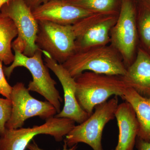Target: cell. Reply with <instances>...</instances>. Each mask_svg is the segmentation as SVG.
Returning a JSON list of instances; mask_svg holds the SVG:
<instances>
[{
	"label": "cell",
	"mask_w": 150,
	"mask_h": 150,
	"mask_svg": "<svg viewBox=\"0 0 150 150\" xmlns=\"http://www.w3.org/2000/svg\"><path fill=\"white\" fill-rule=\"evenodd\" d=\"M119 12L94 13L73 25L76 37V52L110 42V30L116 23Z\"/></svg>",
	"instance_id": "9c48e42d"
},
{
	"label": "cell",
	"mask_w": 150,
	"mask_h": 150,
	"mask_svg": "<svg viewBox=\"0 0 150 150\" xmlns=\"http://www.w3.org/2000/svg\"></svg>",
	"instance_id": "4316f807"
},
{
	"label": "cell",
	"mask_w": 150,
	"mask_h": 150,
	"mask_svg": "<svg viewBox=\"0 0 150 150\" xmlns=\"http://www.w3.org/2000/svg\"><path fill=\"white\" fill-rule=\"evenodd\" d=\"M73 5L76 6L95 13L115 11L118 0H63Z\"/></svg>",
	"instance_id": "ac0fdd59"
},
{
	"label": "cell",
	"mask_w": 150,
	"mask_h": 150,
	"mask_svg": "<svg viewBox=\"0 0 150 150\" xmlns=\"http://www.w3.org/2000/svg\"><path fill=\"white\" fill-rule=\"evenodd\" d=\"M32 11L38 21H48L62 25H73L81 19L95 13L63 0H50Z\"/></svg>",
	"instance_id": "7c38bea8"
},
{
	"label": "cell",
	"mask_w": 150,
	"mask_h": 150,
	"mask_svg": "<svg viewBox=\"0 0 150 150\" xmlns=\"http://www.w3.org/2000/svg\"><path fill=\"white\" fill-rule=\"evenodd\" d=\"M50 0H25L28 6L32 10L43 4L48 2Z\"/></svg>",
	"instance_id": "603a6c76"
},
{
	"label": "cell",
	"mask_w": 150,
	"mask_h": 150,
	"mask_svg": "<svg viewBox=\"0 0 150 150\" xmlns=\"http://www.w3.org/2000/svg\"><path fill=\"white\" fill-rule=\"evenodd\" d=\"M2 63L3 62L0 61V94L6 98L11 99L13 87L10 85L6 79Z\"/></svg>",
	"instance_id": "ffe728a7"
},
{
	"label": "cell",
	"mask_w": 150,
	"mask_h": 150,
	"mask_svg": "<svg viewBox=\"0 0 150 150\" xmlns=\"http://www.w3.org/2000/svg\"><path fill=\"white\" fill-rule=\"evenodd\" d=\"M74 78L77 100L89 115L92 114L96 106L107 101L112 96L122 98L129 87L121 76L85 71Z\"/></svg>",
	"instance_id": "6da1fadb"
},
{
	"label": "cell",
	"mask_w": 150,
	"mask_h": 150,
	"mask_svg": "<svg viewBox=\"0 0 150 150\" xmlns=\"http://www.w3.org/2000/svg\"><path fill=\"white\" fill-rule=\"evenodd\" d=\"M119 135L114 150H134L138 137L139 125L135 111L126 102L118 104L115 112Z\"/></svg>",
	"instance_id": "4fadbf2b"
},
{
	"label": "cell",
	"mask_w": 150,
	"mask_h": 150,
	"mask_svg": "<svg viewBox=\"0 0 150 150\" xmlns=\"http://www.w3.org/2000/svg\"><path fill=\"white\" fill-rule=\"evenodd\" d=\"M146 1H148L150 2V0H146Z\"/></svg>",
	"instance_id": "484cf974"
},
{
	"label": "cell",
	"mask_w": 150,
	"mask_h": 150,
	"mask_svg": "<svg viewBox=\"0 0 150 150\" xmlns=\"http://www.w3.org/2000/svg\"><path fill=\"white\" fill-rule=\"evenodd\" d=\"M62 65L73 78L86 71L123 76L127 70L121 55L111 45L77 51Z\"/></svg>",
	"instance_id": "7a4b0ae2"
},
{
	"label": "cell",
	"mask_w": 150,
	"mask_h": 150,
	"mask_svg": "<svg viewBox=\"0 0 150 150\" xmlns=\"http://www.w3.org/2000/svg\"><path fill=\"white\" fill-rule=\"evenodd\" d=\"M136 145L138 150H150V140L145 141L137 137Z\"/></svg>",
	"instance_id": "44dd1931"
},
{
	"label": "cell",
	"mask_w": 150,
	"mask_h": 150,
	"mask_svg": "<svg viewBox=\"0 0 150 150\" xmlns=\"http://www.w3.org/2000/svg\"><path fill=\"white\" fill-rule=\"evenodd\" d=\"M14 59L8 67H4V72L8 79L15 68L23 67L27 69L32 75V81L28 85L29 91L35 92L45 98L54 105L57 113L61 111V103L62 99L55 86L56 81L51 78L48 68L44 64L42 59V50H38L32 56H25L21 52L13 49Z\"/></svg>",
	"instance_id": "3957f363"
},
{
	"label": "cell",
	"mask_w": 150,
	"mask_h": 150,
	"mask_svg": "<svg viewBox=\"0 0 150 150\" xmlns=\"http://www.w3.org/2000/svg\"><path fill=\"white\" fill-rule=\"evenodd\" d=\"M0 17L10 18L16 26L17 38L12 44L13 49L29 57L40 50L35 43L38 32V21L25 0L9 1L2 7Z\"/></svg>",
	"instance_id": "5b68a950"
},
{
	"label": "cell",
	"mask_w": 150,
	"mask_h": 150,
	"mask_svg": "<svg viewBox=\"0 0 150 150\" xmlns=\"http://www.w3.org/2000/svg\"><path fill=\"white\" fill-rule=\"evenodd\" d=\"M122 98L131 105L136 113L139 125L138 138L150 140V104L148 98L128 87Z\"/></svg>",
	"instance_id": "9a60e30c"
},
{
	"label": "cell",
	"mask_w": 150,
	"mask_h": 150,
	"mask_svg": "<svg viewBox=\"0 0 150 150\" xmlns=\"http://www.w3.org/2000/svg\"><path fill=\"white\" fill-rule=\"evenodd\" d=\"M33 143H30L27 146V149L29 150H44L40 149L39 147L36 144L35 142L33 141ZM68 147L67 146L66 144H64V146H63V149L62 150H76L77 149V144L74 145L71 147H70L68 149Z\"/></svg>",
	"instance_id": "7402d4cb"
},
{
	"label": "cell",
	"mask_w": 150,
	"mask_h": 150,
	"mask_svg": "<svg viewBox=\"0 0 150 150\" xmlns=\"http://www.w3.org/2000/svg\"><path fill=\"white\" fill-rule=\"evenodd\" d=\"M12 106L11 99L0 98V136L6 131V124L10 117Z\"/></svg>",
	"instance_id": "d6986e66"
},
{
	"label": "cell",
	"mask_w": 150,
	"mask_h": 150,
	"mask_svg": "<svg viewBox=\"0 0 150 150\" xmlns=\"http://www.w3.org/2000/svg\"><path fill=\"white\" fill-rule=\"evenodd\" d=\"M137 29L142 43L150 53V2L139 0L137 8Z\"/></svg>",
	"instance_id": "e0dca14e"
},
{
	"label": "cell",
	"mask_w": 150,
	"mask_h": 150,
	"mask_svg": "<svg viewBox=\"0 0 150 150\" xmlns=\"http://www.w3.org/2000/svg\"><path fill=\"white\" fill-rule=\"evenodd\" d=\"M23 83H17L13 87L11 96V113L6 123V129L22 128L28 118L38 116L46 120L57 113L55 108L50 102L35 99Z\"/></svg>",
	"instance_id": "30bf717a"
},
{
	"label": "cell",
	"mask_w": 150,
	"mask_h": 150,
	"mask_svg": "<svg viewBox=\"0 0 150 150\" xmlns=\"http://www.w3.org/2000/svg\"><path fill=\"white\" fill-rule=\"evenodd\" d=\"M138 29L137 7L133 0H121L117 21L110 30V43L123 59L126 68L134 61Z\"/></svg>",
	"instance_id": "ba28073f"
},
{
	"label": "cell",
	"mask_w": 150,
	"mask_h": 150,
	"mask_svg": "<svg viewBox=\"0 0 150 150\" xmlns=\"http://www.w3.org/2000/svg\"><path fill=\"white\" fill-rule=\"evenodd\" d=\"M36 43L43 52L62 64L76 52V37L72 25H62L48 21H38Z\"/></svg>",
	"instance_id": "52a82bcc"
},
{
	"label": "cell",
	"mask_w": 150,
	"mask_h": 150,
	"mask_svg": "<svg viewBox=\"0 0 150 150\" xmlns=\"http://www.w3.org/2000/svg\"><path fill=\"white\" fill-rule=\"evenodd\" d=\"M43 53L45 55V64L56 75L64 91V105L63 109L54 116L57 118H69L79 124L83 123L90 115L82 109L77 100L74 78L62 64L52 59L48 53Z\"/></svg>",
	"instance_id": "8fae6325"
},
{
	"label": "cell",
	"mask_w": 150,
	"mask_h": 150,
	"mask_svg": "<svg viewBox=\"0 0 150 150\" xmlns=\"http://www.w3.org/2000/svg\"><path fill=\"white\" fill-rule=\"evenodd\" d=\"M74 121L67 118L53 116L40 126L31 128L6 129L0 136V150H25L33 138L38 135L46 134L61 142L75 126Z\"/></svg>",
	"instance_id": "8992f818"
},
{
	"label": "cell",
	"mask_w": 150,
	"mask_h": 150,
	"mask_svg": "<svg viewBox=\"0 0 150 150\" xmlns=\"http://www.w3.org/2000/svg\"><path fill=\"white\" fill-rule=\"evenodd\" d=\"M17 35L13 21L7 17H0V61L5 64H10L13 62L15 56L12 51V42Z\"/></svg>",
	"instance_id": "2e32d148"
},
{
	"label": "cell",
	"mask_w": 150,
	"mask_h": 150,
	"mask_svg": "<svg viewBox=\"0 0 150 150\" xmlns=\"http://www.w3.org/2000/svg\"><path fill=\"white\" fill-rule=\"evenodd\" d=\"M9 1L10 0H0V11H1L2 7Z\"/></svg>",
	"instance_id": "cb8c5ba5"
},
{
	"label": "cell",
	"mask_w": 150,
	"mask_h": 150,
	"mask_svg": "<svg viewBox=\"0 0 150 150\" xmlns=\"http://www.w3.org/2000/svg\"><path fill=\"white\" fill-rule=\"evenodd\" d=\"M128 86L143 96L150 97V54L139 48L136 59L122 76Z\"/></svg>",
	"instance_id": "5bb4252c"
},
{
	"label": "cell",
	"mask_w": 150,
	"mask_h": 150,
	"mask_svg": "<svg viewBox=\"0 0 150 150\" xmlns=\"http://www.w3.org/2000/svg\"><path fill=\"white\" fill-rule=\"evenodd\" d=\"M148 100H149V102L150 104V97L149 98H148Z\"/></svg>",
	"instance_id": "d4e9b609"
},
{
	"label": "cell",
	"mask_w": 150,
	"mask_h": 150,
	"mask_svg": "<svg viewBox=\"0 0 150 150\" xmlns=\"http://www.w3.org/2000/svg\"><path fill=\"white\" fill-rule=\"evenodd\" d=\"M118 105V97L115 96L97 105L87 119L74 126L65 136L64 144L70 148L83 143L88 145L93 150H103L101 144L103 132L105 125L115 118Z\"/></svg>",
	"instance_id": "277c9868"
}]
</instances>
